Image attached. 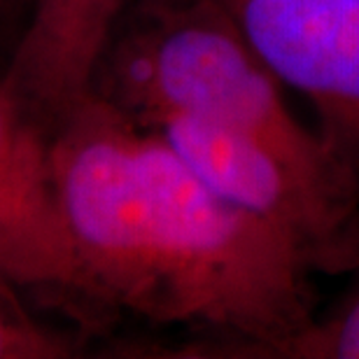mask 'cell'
Listing matches in <instances>:
<instances>
[{"label":"cell","mask_w":359,"mask_h":359,"mask_svg":"<svg viewBox=\"0 0 359 359\" xmlns=\"http://www.w3.org/2000/svg\"><path fill=\"white\" fill-rule=\"evenodd\" d=\"M49 166L93 313L189 327L198 339L180 355L222 359L318 313L315 269L297 243L93 93L52 126Z\"/></svg>","instance_id":"1"},{"label":"cell","mask_w":359,"mask_h":359,"mask_svg":"<svg viewBox=\"0 0 359 359\" xmlns=\"http://www.w3.org/2000/svg\"><path fill=\"white\" fill-rule=\"evenodd\" d=\"M89 93L135 124L191 117L259 135L308 180L359 203V184L285 100V84L215 0H131Z\"/></svg>","instance_id":"2"},{"label":"cell","mask_w":359,"mask_h":359,"mask_svg":"<svg viewBox=\"0 0 359 359\" xmlns=\"http://www.w3.org/2000/svg\"><path fill=\"white\" fill-rule=\"evenodd\" d=\"M142 128L161 135L224 201L292 238L315 273L359 269V203L325 191L271 142L177 114Z\"/></svg>","instance_id":"3"},{"label":"cell","mask_w":359,"mask_h":359,"mask_svg":"<svg viewBox=\"0 0 359 359\" xmlns=\"http://www.w3.org/2000/svg\"><path fill=\"white\" fill-rule=\"evenodd\" d=\"M311 103L320 138L359 184V0H215Z\"/></svg>","instance_id":"4"},{"label":"cell","mask_w":359,"mask_h":359,"mask_svg":"<svg viewBox=\"0 0 359 359\" xmlns=\"http://www.w3.org/2000/svg\"><path fill=\"white\" fill-rule=\"evenodd\" d=\"M0 292H42L91 311L61 208L49 133L17 103L0 75Z\"/></svg>","instance_id":"5"},{"label":"cell","mask_w":359,"mask_h":359,"mask_svg":"<svg viewBox=\"0 0 359 359\" xmlns=\"http://www.w3.org/2000/svg\"><path fill=\"white\" fill-rule=\"evenodd\" d=\"M131 0H33L3 82L49 133L89 93L93 68Z\"/></svg>","instance_id":"6"},{"label":"cell","mask_w":359,"mask_h":359,"mask_svg":"<svg viewBox=\"0 0 359 359\" xmlns=\"http://www.w3.org/2000/svg\"><path fill=\"white\" fill-rule=\"evenodd\" d=\"M339 304L285 339L241 350L233 359H359V269Z\"/></svg>","instance_id":"7"},{"label":"cell","mask_w":359,"mask_h":359,"mask_svg":"<svg viewBox=\"0 0 359 359\" xmlns=\"http://www.w3.org/2000/svg\"><path fill=\"white\" fill-rule=\"evenodd\" d=\"M80 343L28 311L17 294L0 292V359H63Z\"/></svg>","instance_id":"8"},{"label":"cell","mask_w":359,"mask_h":359,"mask_svg":"<svg viewBox=\"0 0 359 359\" xmlns=\"http://www.w3.org/2000/svg\"><path fill=\"white\" fill-rule=\"evenodd\" d=\"M33 0H0V52L10 56L21 28H24Z\"/></svg>","instance_id":"9"}]
</instances>
